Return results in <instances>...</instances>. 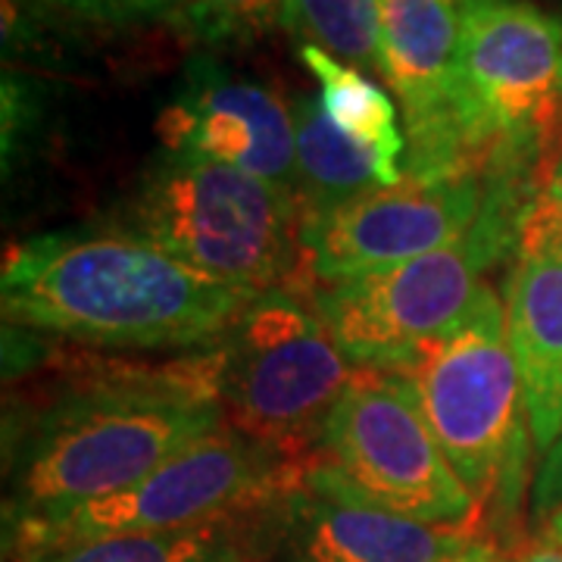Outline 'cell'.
<instances>
[{
    "mask_svg": "<svg viewBox=\"0 0 562 562\" xmlns=\"http://www.w3.org/2000/svg\"><path fill=\"white\" fill-rule=\"evenodd\" d=\"M284 0H181L179 22L191 38L225 44L266 35L279 25Z\"/></svg>",
    "mask_w": 562,
    "mask_h": 562,
    "instance_id": "19",
    "label": "cell"
},
{
    "mask_svg": "<svg viewBox=\"0 0 562 562\" xmlns=\"http://www.w3.org/2000/svg\"><path fill=\"white\" fill-rule=\"evenodd\" d=\"M222 353L157 369L128 366L88 375L32 428L16 462L7 522L57 516L138 484L184 447L220 431Z\"/></svg>",
    "mask_w": 562,
    "mask_h": 562,
    "instance_id": "2",
    "label": "cell"
},
{
    "mask_svg": "<svg viewBox=\"0 0 562 562\" xmlns=\"http://www.w3.org/2000/svg\"><path fill=\"white\" fill-rule=\"evenodd\" d=\"M144 3H147L154 13H160V10H166V7H176V10H179L181 0H144Z\"/></svg>",
    "mask_w": 562,
    "mask_h": 562,
    "instance_id": "26",
    "label": "cell"
},
{
    "mask_svg": "<svg viewBox=\"0 0 562 562\" xmlns=\"http://www.w3.org/2000/svg\"><path fill=\"white\" fill-rule=\"evenodd\" d=\"M506 338L522 379L525 419L535 447L547 453L562 435V254H519Z\"/></svg>",
    "mask_w": 562,
    "mask_h": 562,
    "instance_id": "14",
    "label": "cell"
},
{
    "mask_svg": "<svg viewBox=\"0 0 562 562\" xmlns=\"http://www.w3.org/2000/svg\"><path fill=\"white\" fill-rule=\"evenodd\" d=\"M25 3L44 16L85 22V25H125L154 13L144 0H25Z\"/></svg>",
    "mask_w": 562,
    "mask_h": 562,
    "instance_id": "21",
    "label": "cell"
},
{
    "mask_svg": "<svg viewBox=\"0 0 562 562\" xmlns=\"http://www.w3.org/2000/svg\"><path fill=\"white\" fill-rule=\"evenodd\" d=\"M316 462H291L225 428L184 447L138 484L57 516L7 522L13 557L63 543L176 531L272 503L301 487Z\"/></svg>",
    "mask_w": 562,
    "mask_h": 562,
    "instance_id": "7",
    "label": "cell"
},
{
    "mask_svg": "<svg viewBox=\"0 0 562 562\" xmlns=\"http://www.w3.org/2000/svg\"><path fill=\"white\" fill-rule=\"evenodd\" d=\"M506 562H562V550L547 538H531L525 541Z\"/></svg>",
    "mask_w": 562,
    "mask_h": 562,
    "instance_id": "23",
    "label": "cell"
},
{
    "mask_svg": "<svg viewBox=\"0 0 562 562\" xmlns=\"http://www.w3.org/2000/svg\"><path fill=\"white\" fill-rule=\"evenodd\" d=\"M562 506V435L560 441L553 443L547 453H543L541 469H538V479H535V513L547 519L553 509Z\"/></svg>",
    "mask_w": 562,
    "mask_h": 562,
    "instance_id": "22",
    "label": "cell"
},
{
    "mask_svg": "<svg viewBox=\"0 0 562 562\" xmlns=\"http://www.w3.org/2000/svg\"><path fill=\"white\" fill-rule=\"evenodd\" d=\"M487 181L479 172L403 176L316 222H306L303 247L316 284L357 279L450 247L472 232L484 210Z\"/></svg>",
    "mask_w": 562,
    "mask_h": 562,
    "instance_id": "10",
    "label": "cell"
},
{
    "mask_svg": "<svg viewBox=\"0 0 562 562\" xmlns=\"http://www.w3.org/2000/svg\"><path fill=\"white\" fill-rule=\"evenodd\" d=\"M397 372L413 387L431 435L469 494L482 503L501 487L522 447V379L506 338V306L484 284L465 319L422 347Z\"/></svg>",
    "mask_w": 562,
    "mask_h": 562,
    "instance_id": "9",
    "label": "cell"
},
{
    "mask_svg": "<svg viewBox=\"0 0 562 562\" xmlns=\"http://www.w3.org/2000/svg\"><path fill=\"white\" fill-rule=\"evenodd\" d=\"M279 501L176 531L110 535L63 543L38 553H22L16 562H266L272 513Z\"/></svg>",
    "mask_w": 562,
    "mask_h": 562,
    "instance_id": "15",
    "label": "cell"
},
{
    "mask_svg": "<svg viewBox=\"0 0 562 562\" xmlns=\"http://www.w3.org/2000/svg\"><path fill=\"white\" fill-rule=\"evenodd\" d=\"M382 76L403 106L413 150L403 176L479 172L457 132L462 0H379ZM482 176V172H479Z\"/></svg>",
    "mask_w": 562,
    "mask_h": 562,
    "instance_id": "12",
    "label": "cell"
},
{
    "mask_svg": "<svg viewBox=\"0 0 562 562\" xmlns=\"http://www.w3.org/2000/svg\"><path fill=\"white\" fill-rule=\"evenodd\" d=\"M441 562H503V560L494 543L484 541V538H472V541L462 543L460 550H453L450 557H443Z\"/></svg>",
    "mask_w": 562,
    "mask_h": 562,
    "instance_id": "24",
    "label": "cell"
},
{
    "mask_svg": "<svg viewBox=\"0 0 562 562\" xmlns=\"http://www.w3.org/2000/svg\"><path fill=\"white\" fill-rule=\"evenodd\" d=\"M303 66L319 81V101L331 122L347 138L372 154L379 162L384 184H401L406 140L397 128V106L369 76H362L357 66L335 60L313 44H297Z\"/></svg>",
    "mask_w": 562,
    "mask_h": 562,
    "instance_id": "17",
    "label": "cell"
},
{
    "mask_svg": "<svg viewBox=\"0 0 562 562\" xmlns=\"http://www.w3.org/2000/svg\"><path fill=\"white\" fill-rule=\"evenodd\" d=\"M313 472L347 497L413 522L472 528L482 513L443 457L413 387L387 369H357L325 422Z\"/></svg>",
    "mask_w": 562,
    "mask_h": 562,
    "instance_id": "8",
    "label": "cell"
},
{
    "mask_svg": "<svg viewBox=\"0 0 562 562\" xmlns=\"http://www.w3.org/2000/svg\"><path fill=\"white\" fill-rule=\"evenodd\" d=\"M257 297L120 228L16 244L0 279L7 325L138 350L213 347Z\"/></svg>",
    "mask_w": 562,
    "mask_h": 562,
    "instance_id": "1",
    "label": "cell"
},
{
    "mask_svg": "<svg viewBox=\"0 0 562 562\" xmlns=\"http://www.w3.org/2000/svg\"><path fill=\"white\" fill-rule=\"evenodd\" d=\"M519 220L522 201L487 188L465 238L382 272L316 284L310 306L353 366L397 369L465 319L482 294L484 266L519 241Z\"/></svg>",
    "mask_w": 562,
    "mask_h": 562,
    "instance_id": "6",
    "label": "cell"
},
{
    "mask_svg": "<svg viewBox=\"0 0 562 562\" xmlns=\"http://www.w3.org/2000/svg\"><path fill=\"white\" fill-rule=\"evenodd\" d=\"M166 154L241 169L294 194V113L272 88L238 79L216 60L188 66L179 94L157 120ZM297 198V194H294Z\"/></svg>",
    "mask_w": 562,
    "mask_h": 562,
    "instance_id": "11",
    "label": "cell"
},
{
    "mask_svg": "<svg viewBox=\"0 0 562 562\" xmlns=\"http://www.w3.org/2000/svg\"><path fill=\"white\" fill-rule=\"evenodd\" d=\"M120 232L254 294L316 291L297 198L222 162L162 154L122 206Z\"/></svg>",
    "mask_w": 562,
    "mask_h": 562,
    "instance_id": "3",
    "label": "cell"
},
{
    "mask_svg": "<svg viewBox=\"0 0 562 562\" xmlns=\"http://www.w3.org/2000/svg\"><path fill=\"white\" fill-rule=\"evenodd\" d=\"M469 525H425L353 501L316 472L276 503L266 562H441Z\"/></svg>",
    "mask_w": 562,
    "mask_h": 562,
    "instance_id": "13",
    "label": "cell"
},
{
    "mask_svg": "<svg viewBox=\"0 0 562 562\" xmlns=\"http://www.w3.org/2000/svg\"><path fill=\"white\" fill-rule=\"evenodd\" d=\"M225 428L291 462H319L322 431L360 366L344 357L319 313L269 291L216 341Z\"/></svg>",
    "mask_w": 562,
    "mask_h": 562,
    "instance_id": "5",
    "label": "cell"
},
{
    "mask_svg": "<svg viewBox=\"0 0 562 562\" xmlns=\"http://www.w3.org/2000/svg\"><path fill=\"white\" fill-rule=\"evenodd\" d=\"M562 125V20L528 0H462L457 132L482 176L522 181Z\"/></svg>",
    "mask_w": 562,
    "mask_h": 562,
    "instance_id": "4",
    "label": "cell"
},
{
    "mask_svg": "<svg viewBox=\"0 0 562 562\" xmlns=\"http://www.w3.org/2000/svg\"><path fill=\"white\" fill-rule=\"evenodd\" d=\"M291 113L297 144L294 194L301 206V228L306 222L322 220L379 188H387L372 154L344 135L325 113L319 98H294Z\"/></svg>",
    "mask_w": 562,
    "mask_h": 562,
    "instance_id": "16",
    "label": "cell"
},
{
    "mask_svg": "<svg viewBox=\"0 0 562 562\" xmlns=\"http://www.w3.org/2000/svg\"><path fill=\"white\" fill-rule=\"evenodd\" d=\"M279 25L357 69L379 72L382 66L379 0H284Z\"/></svg>",
    "mask_w": 562,
    "mask_h": 562,
    "instance_id": "18",
    "label": "cell"
},
{
    "mask_svg": "<svg viewBox=\"0 0 562 562\" xmlns=\"http://www.w3.org/2000/svg\"><path fill=\"white\" fill-rule=\"evenodd\" d=\"M519 254H562V154L547 162L543 179L525 201Z\"/></svg>",
    "mask_w": 562,
    "mask_h": 562,
    "instance_id": "20",
    "label": "cell"
},
{
    "mask_svg": "<svg viewBox=\"0 0 562 562\" xmlns=\"http://www.w3.org/2000/svg\"><path fill=\"white\" fill-rule=\"evenodd\" d=\"M543 538L550 543H557L562 550V506L560 509H553V513L543 519Z\"/></svg>",
    "mask_w": 562,
    "mask_h": 562,
    "instance_id": "25",
    "label": "cell"
}]
</instances>
